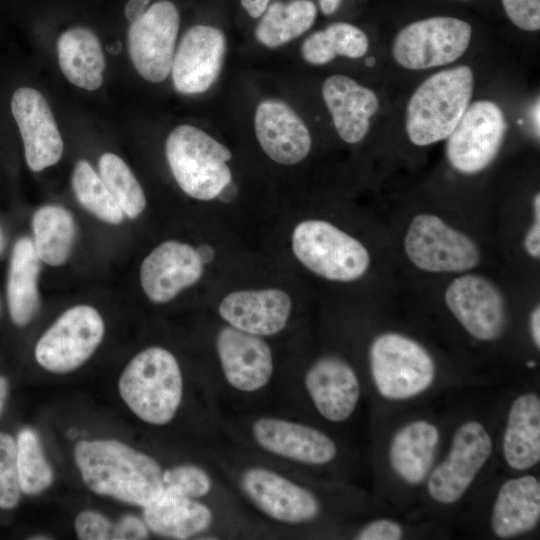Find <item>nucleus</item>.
<instances>
[{
  "instance_id": "42",
  "label": "nucleus",
  "mask_w": 540,
  "mask_h": 540,
  "mask_svg": "<svg viewBox=\"0 0 540 540\" xmlns=\"http://www.w3.org/2000/svg\"><path fill=\"white\" fill-rule=\"evenodd\" d=\"M524 246L528 254L534 258L540 256V219L536 218L534 224L527 232Z\"/></svg>"
},
{
  "instance_id": "54",
  "label": "nucleus",
  "mask_w": 540,
  "mask_h": 540,
  "mask_svg": "<svg viewBox=\"0 0 540 540\" xmlns=\"http://www.w3.org/2000/svg\"><path fill=\"white\" fill-rule=\"evenodd\" d=\"M456 1L467 2V1H472V0H456Z\"/></svg>"
},
{
  "instance_id": "25",
  "label": "nucleus",
  "mask_w": 540,
  "mask_h": 540,
  "mask_svg": "<svg viewBox=\"0 0 540 540\" xmlns=\"http://www.w3.org/2000/svg\"><path fill=\"white\" fill-rule=\"evenodd\" d=\"M143 508L148 529L169 538H190L207 530L213 522L209 507L194 498L165 489Z\"/></svg>"
},
{
  "instance_id": "37",
  "label": "nucleus",
  "mask_w": 540,
  "mask_h": 540,
  "mask_svg": "<svg viewBox=\"0 0 540 540\" xmlns=\"http://www.w3.org/2000/svg\"><path fill=\"white\" fill-rule=\"evenodd\" d=\"M164 489L190 498L207 495L212 487L208 473L192 464L176 465L163 471Z\"/></svg>"
},
{
  "instance_id": "31",
  "label": "nucleus",
  "mask_w": 540,
  "mask_h": 540,
  "mask_svg": "<svg viewBox=\"0 0 540 540\" xmlns=\"http://www.w3.org/2000/svg\"><path fill=\"white\" fill-rule=\"evenodd\" d=\"M33 245L41 260L50 266L63 265L75 240V222L71 213L57 205L38 208L32 218Z\"/></svg>"
},
{
  "instance_id": "34",
  "label": "nucleus",
  "mask_w": 540,
  "mask_h": 540,
  "mask_svg": "<svg viewBox=\"0 0 540 540\" xmlns=\"http://www.w3.org/2000/svg\"><path fill=\"white\" fill-rule=\"evenodd\" d=\"M17 467L21 492L38 495L51 486L53 470L46 460L38 434L22 429L16 439Z\"/></svg>"
},
{
  "instance_id": "28",
  "label": "nucleus",
  "mask_w": 540,
  "mask_h": 540,
  "mask_svg": "<svg viewBox=\"0 0 540 540\" xmlns=\"http://www.w3.org/2000/svg\"><path fill=\"white\" fill-rule=\"evenodd\" d=\"M63 75L75 86L93 91L103 82L105 58L96 34L85 27L64 31L57 42Z\"/></svg>"
},
{
  "instance_id": "48",
  "label": "nucleus",
  "mask_w": 540,
  "mask_h": 540,
  "mask_svg": "<svg viewBox=\"0 0 540 540\" xmlns=\"http://www.w3.org/2000/svg\"><path fill=\"white\" fill-rule=\"evenodd\" d=\"M196 251L203 264L210 263L214 258L215 252L210 245H200L198 248H196Z\"/></svg>"
},
{
  "instance_id": "4",
  "label": "nucleus",
  "mask_w": 540,
  "mask_h": 540,
  "mask_svg": "<svg viewBox=\"0 0 540 540\" xmlns=\"http://www.w3.org/2000/svg\"><path fill=\"white\" fill-rule=\"evenodd\" d=\"M165 154L178 186L194 199H215L232 180L227 165L232 158L230 150L195 126L174 128L166 139Z\"/></svg>"
},
{
  "instance_id": "17",
  "label": "nucleus",
  "mask_w": 540,
  "mask_h": 540,
  "mask_svg": "<svg viewBox=\"0 0 540 540\" xmlns=\"http://www.w3.org/2000/svg\"><path fill=\"white\" fill-rule=\"evenodd\" d=\"M203 266L191 245L176 240L165 241L155 247L141 264L142 289L151 301L168 302L200 280Z\"/></svg>"
},
{
  "instance_id": "39",
  "label": "nucleus",
  "mask_w": 540,
  "mask_h": 540,
  "mask_svg": "<svg viewBox=\"0 0 540 540\" xmlns=\"http://www.w3.org/2000/svg\"><path fill=\"white\" fill-rule=\"evenodd\" d=\"M505 15L517 28L535 32L540 29V0H501Z\"/></svg>"
},
{
  "instance_id": "29",
  "label": "nucleus",
  "mask_w": 540,
  "mask_h": 540,
  "mask_svg": "<svg viewBox=\"0 0 540 540\" xmlns=\"http://www.w3.org/2000/svg\"><path fill=\"white\" fill-rule=\"evenodd\" d=\"M40 262L33 241L23 237L14 244L7 279V304L17 326L27 325L39 307Z\"/></svg>"
},
{
  "instance_id": "14",
  "label": "nucleus",
  "mask_w": 540,
  "mask_h": 540,
  "mask_svg": "<svg viewBox=\"0 0 540 540\" xmlns=\"http://www.w3.org/2000/svg\"><path fill=\"white\" fill-rule=\"evenodd\" d=\"M226 52V37L217 27L194 25L183 35L174 54L171 75L174 88L192 95L207 91L217 80Z\"/></svg>"
},
{
  "instance_id": "19",
  "label": "nucleus",
  "mask_w": 540,
  "mask_h": 540,
  "mask_svg": "<svg viewBox=\"0 0 540 540\" xmlns=\"http://www.w3.org/2000/svg\"><path fill=\"white\" fill-rule=\"evenodd\" d=\"M252 435L269 453L307 465L329 463L337 454L335 442L320 430L280 418L257 419Z\"/></svg>"
},
{
  "instance_id": "9",
  "label": "nucleus",
  "mask_w": 540,
  "mask_h": 540,
  "mask_svg": "<svg viewBox=\"0 0 540 540\" xmlns=\"http://www.w3.org/2000/svg\"><path fill=\"white\" fill-rule=\"evenodd\" d=\"M404 247L411 262L428 272H464L480 261L479 248L469 236L432 214H419L412 219Z\"/></svg>"
},
{
  "instance_id": "45",
  "label": "nucleus",
  "mask_w": 540,
  "mask_h": 540,
  "mask_svg": "<svg viewBox=\"0 0 540 540\" xmlns=\"http://www.w3.org/2000/svg\"><path fill=\"white\" fill-rule=\"evenodd\" d=\"M530 328L532 339L537 346L540 347V309L537 306L531 313L530 317Z\"/></svg>"
},
{
  "instance_id": "49",
  "label": "nucleus",
  "mask_w": 540,
  "mask_h": 540,
  "mask_svg": "<svg viewBox=\"0 0 540 540\" xmlns=\"http://www.w3.org/2000/svg\"><path fill=\"white\" fill-rule=\"evenodd\" d=\"M8 394V381L4 376H0V413L5 404Z\"/></svg>"
},
{
  "instance_id": "52",
  "label": "nucleus",
  "mask_w": 540,
  "mask_h": 540,
  "mask_svg": "<svg viewBox=\"0 0 540 540\" xmlns=\"http://www.w3.org/2000/svg\"><path fill=\"white\" fill-rule=\"evenodd\" d=\"M376 63V60L374 57H368L366 60H365V64L368 66V67H373Z\"/></svg>"
},
{
  "instance_id": "2",
  "label": "nucleus",
  "mask_w": 540,
  "mask_h": 540,
  "mask_svg": "<svg viewBox=\"0 0 540 540\" xmlns=\"http://www.w3.org/2000/svg\"><path fill=\"white\" fill-rule=\"evenodd\" d=\"M473 88V71L467 65L441 70L422 82L407 104L410 141L427 146L447 139L470 105Z\"/></svg>"
},
{
  "instance_id": "40",
  "label": "nucleus",
  "mask_w": 540,
  "mask_h": 540,
  "mask_svg": "<svg viewBox=\"0 0 540 540\" xmlns=\"http://www.w3.org/2000/svg\"><path fill=\"white\" fill-rule=\"evenodd\" d=\"M401 526L387 519L373 521L366 525L356 536L358 540H399L402 538Z\"/></svg>"
},
{
  "instance_id": "55",
  "label": "nucleus",
  "mask_w": 540,
  "mask_h": 540,
  "mask_svg": "<svg viewBox=\"0 0 540 540\" xmlns=\"http://www.w3.org/2000/svg\"><path fill=\"white\" fill-rule=\"evenodd\" d=\"M1 243H2V240H1V234H0V248H1Z\"/></svg>"
},
{
  "instance_id": "38",
  "label": "nucleus",
  "mask_w": 540,
  "mask_h": 540,
  "mask_svg": "<svg viewBox=\"0 0 540 540\" xmlns=\"http://www.w3.org/2000/svg\"><path fill=\"white\" fill-rule=\"evenodd\" d=\"M75 531L82 540H117V523L111 522L99 512L86 510L75 519Z\"/></svg>"
},
{
  "instance_id": "15",
  "label": "nucleus",
  "mask_w": 540,
  "mask_h": 540,
  "mask_svg": "<svg viewBox=\"0 0 540 540\" xmlns=\"http://www.w3.org/2000/svg\"><path fill=\"white\" fill-rule=\"evenodd\" d=\"M240 484L254 505L276 521L301 524L312 521L320 512V502L311 491L273 470L248 468Z\"/></svg>"
},
{
  "instance_id": "23",
  "label": "nucleus",
  "mask_w": 540,
  "mask_h": 540,
  "mask_svg": "<svg viewBox=\"0 0 540 540\" xmlns=\"http://www.w3.org/2000/svg\"><path fill=\"white\" fill-rule=\"evenodd\" d=\"M322 96L340 138L349 144L360 142L379 108L375 92L346 75L335 74L324 81Z\"/></svg>"
},
{
  "instance_id": "51",
  "label": "nucleus",
  "mask_w": 540,
  "mask_h": 540,
  "mask_svg": "<svg viewBox=\"0 0 540 540\" xmlns=\"http://www.w3.org/2000/svg\"><path fill=\"white\" fill-rule=\"evenodd\" d=\"M122 45L120 42L112 43L107 46L108 52L112 55H117L121 51Z\"/></svg>"
},
{
  "instance_id": "53",
  "label": "nucleus",
  "mask_w": 540,
  "mask_h": 540,
  "mask_svg": "<svg viewBox=\"0 0 540 540\" xmlns=\"http://www.w3.org/2000/svg\"><path fill=\"white\" fill-rule=\"evenodd\" d=\"M535 365H536V363L534 361L527 362V366L530 367V368L534 367Z\"/></svg>"
},
{
  "instance_id": "43",
  "label": "nucleus",
  "mask_w": 540,
  "mask_h": 540,
  "mask_svg": "<svg viewBox=\"0 0 540 540\" xmlns=\"http://www.w3.org/2000/svg\"><path fill=\"white\" fill-rule=\"evenodd\" d=\"M150 0H128L124 8L126 18L133 22L147 10Z\"/></svg>"
},
{
  "instance_id": "8",
  "label": "nucleus",
  "mask_w": 540,
  "mask_h": 540,
  "mask_svg": "<svg viewBox=\"0 0 540 540\" xmlns=\"http://www.w3.org/2000/svg\"><path fill=\"white\" fill-rule=\"evenodd\" d=\"M105 331L99 312L90 305H76L63 312L42 334L34 349L45 370L71 372L84 364L100 345Z\"/></svg>"
},
{
  "instance_id": "7",
  "label": "nucleus",
  "mask_w": 540,
  "mask_h": 540,
  "mask_svg": "<svg viewBox=\"0 0 540 540\" xmlns=\"http://www.w3.org/2000/svg\"><path fill=\"white\" fill-rule=\"evenodd\" d=\"M472 26L464 19L434 15L402 27L392 42V56L404 68L423 70L448 65L467 50Z\"/></svg>"
},
{
  "instance_id": "11",
  "label": "nucleus",
  "mask_w": 540,
  "mask_h": 540,
  "mask_svg": "<svg viewBox=\"0 0 540 540\" xmlns=\"http://www.w3.org/2000/svg\"><path fill=\"white\" fill-rule=\"evenodd\" d=\"M180 16L169 0L153 3L131 22L128 31L129 55L136 71L147 81L159 83L171 72Z\"/></svg>"
},
{
  "instance_id": "21",
  "label": "nucleus",
  "mask_w": 540,
  "mask_h": 540,
  "mask_svg": "<svg viewBox=\"0 0 540 540\" xmlns=\"http://www.w3.org/2000/svg\"><path fill=\"white\" fill-rule=\"evenodd\" d=\"M305 388L317 411L331 422H343L354 412L360 384L353 368L342 358L327 355L316 360L305 375Z\"/></svg>"
},
{
  "instance_id": "36",
  "label": "nucleus",
  "mask_w": 540,
  "mask_h": 540,
  "mask_svg": "<svg viewBox=\"0 0 540 540\" xmlns=\"http://www.w3.org/2000/svg\"><path fill=\"white\" fill-rule=\"evenodd\" d=\"M16 440L0 432V509L10 510L20 500Z\"/></svg>"
},
{
  "instance_id": "26",
  "label": "nucleus",
  "mask_w": 540,
  "mask_h": 540,
  "mask_svg": "<svg viewBox=\"0 0 540 540\" xmlns=\"http://www.w3.org/2000/svg\"><path fill=\"white\" fill-rule=\"evenodd\" d=\"M439 440V430L431 422L417 420L401 427L389 447L394 472L406 483L423 482L432 467Z\"/></svg>"
},
{
  "instance_id": "47",
  "label": "nucleus",
  "mask_w": 540,
  "mask_h": 540,
  "mask_svg": "<svg viewBox=\"0 0 540 540\" xmlns=\"http://www.w3.org/2000/svg\"><path fill=\"white\" fill-rule=\"evenodd\" d=\"M318 3L324 15H332L339 9L342 0H318Z\"/></svg>"
},
{
  "instance_id": "50",
  "label": "nucleus",
  "mask_w": 540,
  "mask_h": 540,
  "mask_svg": "<svg viewBox=\"0 0 540 540\" xmlns=\"http://www.w3.org/2000/svg\"><path fill=\"white\" fill-rule=\"evenodd\" d=\"M533 123L535 131L537 132V136H539V101H537V104L533 111Z\"/></svg>"
},
{
  "instance_id": "22",
  "label": "nucleus",
  "mask_w": 540,
  "mask_h": 540,
  "mask_svg": "<svg viewBox=\"0 0 540 540\" xmlns=\"http://www.w3.org/2000/svg\"><path fill=\"white\" fill-rule=\"evenodd\" d=\"M290 296L275 288L235 291L219 304L220 316L230 326L257 336H272L287 325Z\"/></svg>"
},
{
  "instance_id": "32",
  "label": "nucleus",
  "mask_w": 540,
  "mask_h": 540,
  "mask_svg": "<svg viewBox=\"0 0 540 540\" xmlns=\"http://www.w3.org/2000/svg\"><path fill=\"white\" fill-rule=\"evenodd\" d=\"M71 181L77 200L87 211L105 223H122L124 213L88 161L75 164Z\"/></svg>"
},
{
  "instance_id": "20",
  "label": "nucleus",
  "mask_w": 540,
  "mask_h": 540,
  "mask_svg": "<svg viewBox=\"0 0 540 540\" xmlns=\"http://www.w3.org/2000/svg\"><path fill=\"white\" fill-rule=\"evenodd\" d=\"M254 129L260 147L276 163L297 164L311 150L312 139L306 124L283 101H262L255 111Z\"/></svg>"
},
{
  "instance_id": "12",
  "label": "nucleus",
  "mask_w": 540,
  "mask_h": 540,
  "mask_svg": "<svg viewBox=\"0 0 540 540\" xmlns=\"http://www.w3.org/2000/svg\"><path fill=\"white\" fill-rule=\"evenodd\" d=\"M492 452V440L477 421L463 423L455 432L445 460L431 473L427 489L442 504L457 502L470 487Z\"/></svg>"
},
{
  "instance_id": "13",
  "label": "nucleus",
  "mask_w": 540,
  "mask_h": 540,
  "mask_svg": "<svg viewBox=\"0 0 540 540\" xmlns=\"http://www.w3.org/2000/svg\"><path fill=\"white\" fill-rule=\"evenodd\" d=\"M445 301L460 324L476 339L493 341L503 333L504 297L486 277L467 274L454 279L445 292Z\"/></svg>"
},
{
  "instance_id": "33",
  "label": "nucleus",
  "mask_w": 540,
  "mask_h": 540,
  "mask_svg": "<svg viewBox=\"0 0 540 540\" xmlns=\"http://www.w3.org/2000/svg\"><path fill=\"white\" fill-rule=\"evenodd\" d=\"M99 175L125 216L136 219L146 207V196L126 162L106 152L98 162Z\"/></svg>"
},
{
  "instance_id": "3",
  "label": "nucleus",
  "mask_w": 540,
  "mask_h": 540,
  "mask_svg": "<svg viewBox=\"0 0 540 540\" xmlns=\"http://www.w3.org/2000/svg\"><path fill=\"white\" fill-rule=\"evenodd\" d=\"M118 389L129 409L151 425H165L177 413L183 378L175 356L152 346L139 352L122 371Z\"/></svg>"
},
{
  "instance_id": "44",
  "label": "nucleus",
  "mask_w": 540,
  "mask_h": 540,
  "mask_svg": "<svg viewBox=\"0 0 540 540\" xmlns=\"http://www.w3.org/2000/svg\"><path fill=\"white\" fill-rule=\"evenodd\" d=\"M271 0H240L246 13L254 19L260 18Z\"/></svg>"
},
{
  "instance_id": "6",
  "label": "nucleus",
  "mask_w": 540,
  "mask_h": 540,
  "mask_svg": "<svg viewBox=\"0 0 540 540\" xmlns=\"http://www.w3.org/2000/svg\"><path fill=\"white\" fill-rule=\"evenodd\" d=\"M369 359L374 384L387 399L414 397L434 381L433 358L421 344L405 335H378L370 346Z\"/></svg>"
},
{
  "instance_id": "30",
  "label": "nucleus",
  "mask_w": 540,
  "mask_h": 540,
  "mask_svg": "<svg viewBox=\"0 0 540 540\" xmlns=\"http://www.w3.org/2000/svg\"><path fill=\"white\" fill-rule=\"evenodd\" d=\"M317 13L312 0L274 1L261 15L255 37L268 48L282 46L309 30Z\"/></svg>"
},
{
  "instance_id": "27",
  "label": "nucleus",
  "mask_w": 540,
  "mask_h": 540,
  "mask_svg": "<svg viewBox=\"0 0 540 540\" xmlns=\"http://www.w3.org/2000/svg\"><path fill=\"white\" fill-rule=\"evenodd\" d=\"M503 455L515 470H527L540 460V399L525 393L512 403L503 437Z\"/></svg>"
},
{
  "instance_id": "16",
  "label": "nucleus",
  "mask_w": 540,
  "mask_h": 540,
  "mask_svg": "<svg viewBox=\"0 0 540 540\" xmlns=\"http://www.w3.org/2000/svg\"><path fill=\"white\" fill-rule=\"evenodd\" d=\"M11 111L23 140L28 167L39 172L56 164L64 144L45 97L36 89L21 87L12 95Z\"/></svg>"
},
{
  "instance_id": "41",
  "label": "nucleus",
  "mask_w": 540,
  "mask_h": 540,
  "mask_svg": "<svg viewBox=\"0 0 540 540\" xmlns=\"http://www.w3.org/2000/svg\"><path fill=\"white\" fill-rule=\"evenodd\" d=\"M148 537V527L134 515H126L117 522V540H137Z\"/></svg>"
},
{
  "instance_id": "1",
  "label": "nucleus",
  "mask_w": 540,
  "mask_h": 540,
  "mask_svg": "<svg viewBox=\"0 0 540 540\" xmlns=\"http://www.w3.org/2000/svg\"><path fill=\"white\" fill-rule=\"evenodd\" d=\"M74 459L83 482L98 495L144 507L164 491L159 463L121 441L81 440Z\"/></svg>"
},
{
  "instance_id": "35",
  "label": "nucleus",
  "mask_w": 540,
  "mask_h": 540,
  "mask_svg": "<svg viewBox=\"0 0 540 540\" xmlns=\"http://www.w3.org/2000/svg\"><path fill=\"white\" fill-rule=\"evenodd\" d=\"M320 32L325 47L333 60L336 56L361 58L368 51L369 40L366 33L351 23L334 22Z\"/></svg>"
},
{
  "instance_id": "10",
  "label": "nucleus",
  "mask_w": 540,
  "mask_h": 540,
  "mask_svg": "<svg viewBox=\"0 0 540 540\" xmlns=\"http://www.w3.org/2000/svg\"><path fill=\"white\" fill-rule=\"evenodd\" d=\"M506 129L505 115L497 104L488 100L472 103L447 138L449 163L464 174L484 170L496 158Z\"/></svg>"
},
{
  "instance_id": "18",
  "label": "nucleus",
  "mask_w": 540,
  "mask_h": 540,
  "mask_svg": "<svg viewBox=\"0 0 540 540\" xmlns=\"http://www.w3.org/2000/svg\"><path fill=\"white\" fill-rule=\"evenodd\" d=\"M216 349L224 376L233 388L254 392L270 381L273 357L261 336L227 326L217 334Z\"/></svg>"
},
{
  "instance_id": "5",
  "label": "nucleus",
  "mask_w": 540,
  "mask_h": 540,
  "mask_svg": "<svg viewBox=\"0 0 540 540\" xmlns=\"http://www.w3.org/2000/svg\"><path fill=\"white\" fill-rule=\"evenodd\" d=\"M292 249L307 269L331 281L357 280L370 265L369 253L361 242L323 220L300 222L292 233Z\"/></svg>"
},
{
  "instance_id": "24",
  "label": "nucleus",
  "mask_w": 540,
  "mask_h": 540,
  "mask_svg": "<svg viewBox=\"0 0 540 540\" xmlns=\"http://www.w3.org/2000/svg\"><path fill=\"white\" fill-rule=\"evenodd\" d=\"M540 518V483L532 475L510 479L495 500L491 527L499 538H511L532 530Z\"/></svg>"
},
{
  "instance_id": "46",
  "label": "nucleus",
  "mask_w": 540,
  "mask_h": 540,
  "mask_svg": "<svg viewBox=\"0 0 540 540\" xmlns=\"http://www.w3.org/2000/svg\"><path fill=\"white\" fill-rule=\"evenodd\" d=\"M238 195V187L233 180L228 182L217 195V199L229 203L232 202Z\"/></svg>"
}]
</instances>
